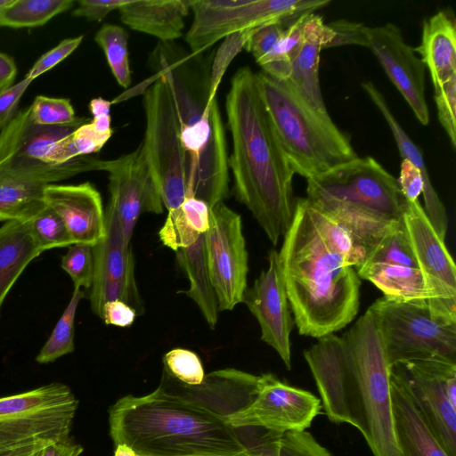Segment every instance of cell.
Masks as SVG:
<instances>
[{"instance_id": "obj_1", "label": "cell", "mask_w": 456, "mask_h": 456, "mask_svg": "<svg viewBox=\"0 0 456 456\" xmlns=\"http://www.w3.org/2000/svg\"><path fill=\"white\" fill-rule=\"evenodd\" d=\"M304 357L328 419L359 429L374 456H401L393 428L391 365L373 313L368 308L342 337L318 338Z\"/></svg>"}, {"instance_id": "obj_2", "label": "cell", "mask_w": 456, "mask_h": 456, "mask_svg": "<svg viewBox=\"0 0 456 456\" xmlns=\"http://www.w3.org/2000/svg\"><path fill=\"white\" fill-rule=\"evenodd\" d=\"M225 109L232 138L228 166L232 171L235 196L276 246L294 219L295 173L263 102L256 73L250 68L242 67L233 75Z\"/></svg>"}, {"instance_id": "obj_3", "label": "cell", "mask_w": 456, "mask_h": 456, "mask_svg": "<svg viewBox=\"0 0 456 456\" xmlns=\"http://www.w3.org/2000/svg\"><path fill=\"white\" fill-rule=\"evenodd\" d=\"M278 255L300 335L318 339L354 319L360 305V278L320 233L305 199H297L294 219Z\"/></svg>"}, {"instance_id": "obj_4", "label": "cell", "mask_w": 456, "mask_h": 456, "mask_svg": "<svg viewBox=\"0 0 456 456\" xmlns=\"http://www.w3.org/2000/svg\"><path fill=\"white\" fill-rule=\"evenodd\" d=\"M151 59L176 111L187 196L211 208L228 195L229 166L224 126L216 95L210 90V64L182 52L173 42H159Z\"/></svg>"}, {"instance_id": "obj_5", "label": "cell", "mask_w": 456, "mask_h": 456, "mask_svg": "<svg viewBox=\"0 0 456 456\" xmlns=\"http://www.w3.org/2000/svg\"><path fill=\"white\" fill-rule=\"evenodd\" d=\"M110 436L137 456H238V428L215 413L165 395H126L109 410Z\"/></svg>"}, {"instance_id": "obj_6", "label": "cell", "mask_w": 456, "mask_h": 456, "mask_svg": "<svg viewBox=\"0 0 456 456\" xmlns=\"http://www.w3.org/2000/svg\"><path fill=\"white\" fill-rule=\"evenodd\" d=\"M306 181L308 204L350 230L370 254L403 220L406 199L397 179L371 157H357Z\"/></svg>"}, {"instance_id": "obj_7", "label": "cell", "mask_w": 456, "mask_h": 456, "mask_svg": "<svg viewBox=\"0 0 456 456\" xmlns=\"http://www.w3.org/2000/svg\"><path fill=\"white\" fill-rule=\"evenodd\" d=\"M256 78L295 174L308 179L358 157L329 113L309 105L288 80L275 79L263 71L256 73Z\"/></svg>"}, {"instance_id": "obj_8", "label": "cell", "mask_w": 456, "mask_h": 456, "mask_svg": "<svg viewBox=\"0 0 456 456\" xmlns=\"http://www.w3.org/2000/svg\"><path fill=\"white\" fill-rule=\"evenodd\" d=\"M88 121L67 126H41L30 118L29 107L16 113L0 132V177L47 185L80 173L104 171L106 160L77 155L71 135Z\"/></svg>"}, {"instance_id": "obj_9", "label": "cell", "mask_w": 456, "mask_h": 456, "mask_svg": "<svg viewBox=\"0 0 456 456\" xmlns=\"http://www.w3.org/2000/svg\"><path fill=\"white\" fill-rule=\"evenodd\" d=\"M78 401L62 383L0 398V456H31L69 438Z\"/></svg>"}, {"instance_id": "obj_10", "label": "cell", "mask_w": 456, "mask_h": 456, "mask_svg": "<svg viewBox=\"0 0 456 456\" xmlns=\"http://www.w3.org/2000/svg\"><path fill=\"white\" fill-rule=\"evenodd\" d=\"M369 309L379 328L391 367L407 362L456 361V323L436 317L427 300L382 297Z\"/></svg>"}, {"instance_id": "obj_11", "label": "cell", "mask_w": 456, "mask_h": 456, "mask_svg": "<svg viewBox=\"0 0 456 456\" xmlns=\"http://www.w3.org/2000/svg\"><path fill=\"white\" fill-rule=\"evenodd\" d=\"M157 78L143 94L146 126L142 145L163 206L170 211L187 197L185 158L169 90Z\"/></svg>"}, {"instance_id": "obj_12", "label": "cell", "mask_w": 456, "mask_h": 456, "mask_svg": "<svg viewBox=\"0 0 456 456\" xmlns=\"http://www.w3.org/2000/svg\"><path fill=\"white\" fill-rule=\"evenodd\" d=\"M325 0H191L192 23L185 40L198 55L235 32L290 21L329 5Z\"/></svg>"}, {"instance_id": "obj_13", "label": "cell", "mask_w": 456, "mask_h": 456, "mask_svg": "<svg viewBox=\"0 0 456 456\" xmlns=\"http://www.w3.org/2000/svg\"><path fill=\"white\" fill-rule=\"evenodd\" d=\"M392 367L435 437L449 456H456V361L429 359Z\"/></svg>"}, {"instance_id": "obj_14", "label": "cell", "mask_w": 456, "mask_h": 456, "mask_svg": "<svg viewBox=\"0 0 456 456\" xmlns=\"http://www.w3.org/2000/svg\"><path fill=\"white\" fill-rule=\"evenodd\" d=\"M205 235L208 267L219 311L242 303L247 289L248 252L239 214L219 202L210 208Z\"/></svg>"}, {"instance_id": "obj_15", "label": "cell", "mask_w": 456, "mask_h": 456, "mask_svg": "<svg viewBox=\"0 0 456 456\" xmlns=\"http://www.w3.org/2000/svg\"><path fill=\"white\" fill-rule=\"evenodd\" d=\"M403 224L430 299L431 313L456 323V266L444 240L436 234L419 200L408 201Z\"/></svg>"}, {"instance_id": "obj_16", "label": "cell", "mask_w": 456, "mask_h": 456, "mask_svg": "<svg viewBox=\"0 0 456 456\" xmlns=\"http://www.w3.org/2000/svg\"><path fill=\"white\" fill-rule=\"evenodd\" d=\"M322 408L321 400L309 391L265 373L259 376L253 401L228 416L225 421L233 428H256L277 433L303 431L310 427Z\"/></svg>"}, {"instance_id": "obj_17", "label": "cell", "mask_w": 456, "mask_h": 456, "mask_svg": "<svg viewBox=\"0 0 456 456\" xmlns=\"http://www.w3.org/2000/svg\"><path fill=\"white\" fill-rule=\"evenodd\" d=\"M110 201L126 243L130 244L139 216L145 212H163V202L150 172L142 145L118 159L106 160Z\"/></svg>"}, {"instance_id": "obj_18", "label": "cell", "mask_w": 456, "mask_h": 456, "mask_svg": "<svg viewBox=\"0 0 456 456\" xmlns=\"http://www.w3.org/2000/svg\"><path fill=\"white\" fill-rule=\"evenodd\" d=\"M104 213L106 234L93 247L94 276L90 292L91 308L99 317L106 302H127L138 292L130 244L125 240L114 210L107 206Z\"/></svg>"}, {"instance_id": "obj_19", "label": "cell", "mask_w": 456, "mask_h": 456, "mask_svg": "<svg viewBox=\"0 0 456 456\" xmlns=\"http://www.w3.org/2000/svg\"><path fill=\"white\" fill-rule=\"evenodd\" d=\"M242 302L257 320L261 339L278 353L287 369L290 370V333L294 321L276 249L269 252L268 268L260 273L251 288L246 289Z\"/></svg>"}, {"instance_id": "obj_20", "label": "cell", "mask_w": 456, "mask_h": 456, "mask_svg": "<svg viewBox=\"0 0 456 456\" xmlns=\"http://www.w3.org/2000/svg\"><path fill=\"white\" fill-rule=\"evenodd\" d=\"M259 376L236 369L215 370L200 385H185L163 370L158 392L215 413L224 419L248 406L257 392Z\"/></svg>"}, {"instance_id": "obj_21", "label": "cell", "mask_w": 456, "mask_h": 456, "mask_svg": "<svg viewBox=\"0 0 456 456\" xmlns=\"http://www.w3.org/2000/svg\"><path fill=\"white\" fill-rule=\"evenodd\" d=\"M369 49L411 107L419 122L429 124L425 98L426 66L414 49L405 43L401 29L393 23L369 28Z\"/></svg>"}, {"instance_id": "obj_22", "label": "cell", "mask_w": 456, "mask_h": 456, "mask_svg": "<svg viewBox=\"0 0 456 456\" xmlns=\"http://www.w3.org/2000/svg\"><path fill=\"white\" fill-rule=\"evenodd\" d=\"M44 199L46 206L62 219L74 243L94 247L105 237L102 197L92 183L47 184Z\"/></svg>"}, {"instance_id": "obj_23", "label": "cell", "mask_w": 456, "mask_h": 456, "mask_svg": "<svg viewBox=\"0 0 456 456\" xmlns=\"http://www.w3.org/2000/svg\"><path fill=\"white\" fill-rule=\"evenodd\" d=\"M390 395L395 439L401 456H449L411 400L406 383L391 367Z\"/></svg>"}, {"instance_id": "obj_24", "label": "cell", "mask_w": 456, "mask_h": 456, "mask_svg": "<svg viewBox=\"0 0 456 456\" xmlns=\"http://www.w3.org/2000/svg\"><path fill=\"white\" fill-rule=\"evenodd\" d=\"M333 33L322 16L310 12L303 30L302 45L291 62L288 81L312 107L328 112L319 81L320 53L327 48Z\"/></svg>"}, {"instance_id": "obj_25", "label": "cell", "mask_w": 456, "mask_h": 456, "mask_svg": "<svg viewBox=\"0 0 456 456\" xmlns=\"http://www.w3.org/2000/svg\"><path fill=\"white\" fill-rule=\"evenodd\" d=\"M362 86L387 121L402 159H408L420 169L424 180V190L422 192L425 204L423 208L424 212L438 237L444 240L448 228L446 210L432 185L421 150L403 130L387 105L385 97L374 84L364 82Z\"/></svg>"}, {"instance_id": "obj_26", "label": "cell", "mask_w": 456, "mask_h": 456, "mask_svg": "<svg viewBox=\"0 0 456 456\" xmlns=\"http://www.w3.org/2000/svg\"><path fill=\"white\" fill-rule=\"evenodd\" d=\"M190 5L191 0H126L118 11L130 28L173 42L182 36Z\"/></svg>"}, {"instance_id": "obj_27", "label": "cell", "mask_w": 456, "mask_h": 456, "mask_svg": "<svg viewBox=\"0 0 456 456\" xmlns=\"http://www.w3.org/2000/svg\"><path fill=\"white\" fill-rule=\"evenodd\" d=\"M414 51L421 55L434 88L456 79V28L445 12L424 20L421 43Z\"/></svg>"}, {"instance_id": "obj_28", "label": "cell", "mask_w": 456, "mask_h": 456, "mask_svg": "<svg viewBox=\"0 0 456 456\" xmlns=\"http://www.w3.org/2000/svg\"><path fill=\"white\" fill-rule=\"evenodd\" d=\"M355 271L360 279L373 283L387 298L397 301L430 299L419 268L386 262H366Z\"/></svg>"}, {"instance_id": "obj_29", "label": "cell", "mask_w": 456, "mask_h": 456, "mask_svg": "<svg viewBox=\"0 0 456 456\" xmlns=\"http://www.w3.org/2000/svg\"><path fill=\"white\" fill-rule=\"evenodd\" d=\"M177 262L189 280L186 294L198 305L211 329L218 321V302L211 282L207 262L205 235L190 247L175 251Z\"/></svg>"}, {"instance_id": "obj_30", "label": "cell", "mask_w": 456, "mask_h": 456, "mask_svg": "<svg viewBox=\"0 0 456 456\" xmlns=\"http://www.w3.org/2000/svg\"><path fill=\"white\" fill-rule=\"evenodd\" d=\"M41 253L26 223L6 222L0 228V310L24 269Z\"/></svg>"}, {"instance_id": "obj_31", "label": "cell", "mask_w": 456, "mask_h": 456, "mask_svg": "<svg viewBox=\"0 0 456 456\" xmlns=\"http://www.w3.org/2000/svg\"><path fill=\"white\" fill-rule=\"evenodd\" d=\"M289 22L275 21L255 28L244 45L264 73L281 81L288 80L291 74V63L282 48L284 31Z\"/></svg>"}, {"instance_id": "obj_32", "label": "cell", "mask_w": 456, "mask_h": 456, "mask_svg": "<svg viewBox=\"0 0 456 456\" xmlns=\"http://www.w3.org/2000/svg\"><path fill=\"white\" fill-rule=\"evenodd\" d=\"M45 185L0 177V221L27 223L46 204Z\"/></svg>"}, {"instance_id": "obj_33", "label": "cell", "mask_w": 456, "mask_h": 456, "mask_svg": "<svg viewBox=\"0 0 456 456\" xmlns=\"http://www.w3.org/2000/svg\"><path fill=\"white\" fill-rule=\"evenodd\" d=\"M306 203L312 220L330 248L355 270L362 266L370 254L364 243L338 221Z\"/></svg>"}, {"instance_id": "obj_34", "label": "cell", "mask_w": 456, "mask_h": 456, "mask_svg": "<svg viewBox=\"0 0 456 456\" xmlns=\"http://www.w3.org/2000/svg\"><path fill=\"white\" fill-rule=\"evenodd\" d=\"M73 0H12L0 12V26L13 28L43 26L74 5Z\"/></svg>"}, {"instance_id": "obj_35", "label": "cell", "mask_w": 456, "mask_h": 456, "mask_svg": "<svg viewBox=\"0 0 456 456\" xmlns=\"http://www.w3.org/2000/svg\"><path fill=\"white\" fill-rule=\"evenodd\" d=\"M83 297L84 292L79 288L74 287L67 307L36 357L37 362H53L74 351L75 318L78 304Z\"/></svg>"}, {"instance_id": "obj_36", "label": "cell", "mask_w": 456, "mask_h": 456, "mask_svg": "<svg viewBox=\"0 0 456 456\" xmlns=\"http://www.w3.org/2000/svg\"><path fill=\"white\" fill-rule=\"evenodd\" d=\"M94 40L104 52L117 83L126 88L131 84L127 32L120 26L103 24L96 32Z\"/></svg>"}, {"instance_id": "obj_37", "label": "cell", "mask_w": 456, "mask_h": 456, "mask_svg": "<svg viewBox=\"0 0 456 456\" xmlns=\"http://www.w3.org/2000/svg\"><path fill=\"white\" fill-rule=\"evenodd\" d=\"M26 224L42 252L74 244L62 219L47 206Z\"/></svg>"}, {"instance_id": "obj_38", "label": "cell", "mask_w": 456, "mask_h": 456, "mask_svg": "<svg viewBox=\"0 0 456 456\" xmlns=\"http://www.w3.org/2000/svg\"><path fill=\"white\" fill-rule=\"evenodd\" d=\"M29 111L32 121L41 126H67L79 119L70 101L66 98L37 95L29 106Z\"/></svg>"}, {"instance_id": "obj_39", "label": "cell", "mask_w": 456, "mask_h": 456, "mask_svg": "<svg viewBox=\"0 0 456 456\" xmlns=\"http://www.w3.org/2000/svg\"><path fill=\"white\" fill-rule=\"evenodd\" d=\"M61 268L70 276L75 288L91 289L94 276L93 246L74 243L61 257Z\"/></svg>"}, {"instance_id": "obj_40", "label": "cell", "mask_w": 456, "mask_h": 456, "mask_svg": "<svg viewBox=\"0 0 456 456\" xmlns=\"http://www.w3.org/2000/svg\"><path fill=\"white\" fill-rule=\"evenodd\" d=\"M164 370L178 381L196 386L206 376L202 362L194 352L184 348H174L163 356Z\"/></svg>"}, {"instance_id": "obj_41", "label": "cell", "mask_w": 456, "mask_h": 456, "mask_svg": "<svg viewBox=\"0 0 456 456\" xmlns=\"http://www.w3.org/2000/svg\"><path fill=\"white\" fill-rule=\"evenodd\" d=\"M200 235L180 208L168 211L159 231L162 244L174 251L191 246Z\"/></svg>"}, {"instance_id": "obj_42", "label": "cell", "mask_w": 456, "mask_h": 456, "mask_svg": "<svg viewBox=\"0 0 456 456\" xmlns=\"http://www.w3.org/2000/svg\"><path fill=\"white\" fill-rule=\"evenodd\" d=\"M254 28L228 35L221 44L210 63V90L216 95L217 88L228 66L234 57L244 49L245 43Z\"/></svg>"}, {"instance_id": "obj_43", "label": "cell", "mask_w": 456, "mask_h": 456, "mask_svg": "<svg viewBox=\"0 0 456 456\" xmlns=\"http://www.w3.org/2000/svg\"><path fill=\"white\" fill-rule=\"evenodd\" d=\"M277 456H331L313 436L305 431L291 430L277 439Z\"/></svg>"}, {"instance_id": "obj_44", "label": "cell", "mask_w": 456, "mask_h": 456, "mask_svg": "<svg viewBox=\"0 0 456 456\" xmlns=\"http://www.w3.org/2000/svg\"><path fill=\"white\" fill-rule=\"evenodd\" d=\"M438 119L456 147V79L434 88Z\"/></svg>"}, {"instance_id": "obj_45", "label": "cell", "mask_w": 456, "mask_h": 456, "mask_svg": "<svg viewBox=\"0 0 456 456\" xmlns=\"http://www.w3.org/2000/svg\"><path fill=\"white\" fill-rule=\"evenodd\" d=\"M333 33V37L327 48L354 45L369 47V28L362 22L346 20H333L327 24Z\"/></svg>"}, {"instance_id": "obj_46", "label": "cell", "mask_w": 456, "mask_h": 456, "mask_svg": "<svg viewBox=\"0 0 456 456\" xmlns=\"http://www.w3.org/2000/svg\"><path fill=\"white\" fill-rule=\"evenodd\" d=\"M84 36L67 38L61 41L55 47L44 53L28 71L26 77L34 80L59 64L71 54L81 44Z\"/></svg>"}, {"instance_id": "obj_47", "label": "cell", "mask_w": 456, "mask_h": 456, "mask_svg": "<svg viewBox=\"0 0 456 456\" xmlns=\"http://www.w3.org/2000/svg\"><path fill=\"white\" fill-rule=\"evenodd\" d=\"M110 137L97 132L91 122H86L75 129L71 142L77 155L86 156L100 151Z\"/></svg>"}, {"instance_id": "obj_48", "label": "cell", "mask_w": 456, "mask_h": 456, "mask_svg": "<svg viewBox=\"0 0 456 456\" xmlns=\"http://www.w3.org/2000/svg\"><path fill=\"white\" fill-rule=\"evenodd\" d=\"M31 82L25 77L16 84L0 89V132L16 115L19 102Z\"/></svg>"}, {"instance_id": "obj_49", "label": "cell", "mask_w": 456, "mask_h": 456, "mask_svg": "<svg viewBox=\"0 0 456 456\" xmlns=\"http://www.w3.org/2000/svg\"><path fill=\"white\" fill-rule=\"evenodd\" d=\"M397 183L408 201L419 200L418 199L424 190L423 175L420 169L408 159L402 160Z\"/></svg>"}, {"instance_id": "obj_50", "label": "cell", "mask_w": 456, "mask_h": 456, "mask_svg": "<svg viewBox=\"0 0 456 456\" xmlns=\"http://www.w3.org/2000/svg\"><path fill=\"white\" fill-rule=\"evenodd\" d=\"M126 0H79L72 15L84 17L89 21H101L110 12L118 10Z\"/></svg>"}, {"instance_id": "obj_51", "label": "cell", "mask_w": 456, "mask_h": 456, "mask_svg": "<svg viewBox=\"0 0 456 456\" xmlns=\"http://www.w3.org/2000/svg\"><path fill=\"white\" fill-rule=\"evenodd\" d=\"M137 315L136 311L128 304L120 300H112L102 305L100 318L107 325L126 328L134 323Z\"/></svg>"}, {"instance_id": "obj_52", "label": "cell", "mask_w": 456, "mask_h": 456, "mask_svg": "<svg viewBox=\"0 0 456 456\" xmlns=\"http://www.w3.org/2000/svg\"><path fill=\"white\" fill-rule=\"evenodd\" d=\"M83 451L84 449L80 444L69 438L46 446L36 456H80Z\"/></svg>"}, {"instance_id": "obj_53", "label": "cell", "mask_w": 456, "mask_h": 456, "mask_svg": "<svg viewBox=\"0 0 456 456\" xmlns=\"http://www.w3.org/2000/svg\"><path fill=\"white\" fill-rule=\"evenodd\" d=\"M17 71L14 60L9 55L0 53V89L12 85Z\"/></svg>"}, {"instance_id": "obj_54", "label": "cell", "mask_w": 456, "mask_h": 456, "mask_svg": "<svg viewBox=\"0 0 456 456\" xmlns=\"http://www.w3.org/2000/svg\"><path fill=\"white\" fill-rule=\"evenodd\" d=\"M111 102L102 97L94 98L89 103V110L94 116L110 114Z\"/></svg>"}, {"instance_id": "obj_55", "label": "cell", "mask_w": 456, "mask_h": 456, "mask_svg": "<svg viewBox=\"0 0 456 456\" xmlns=\"http://www.w3.org/2000/svg\"><path fill=\"white\" fill-rule=\"evenodd\" d=\"M114 456H137L134 451L125 444L115 445Z\"/></svg>"}, {"instance_id": "obj_56", "label": "cell", "mask_w": 456, "mask_h": 456, "mask_svg": "<svg viewBox=\"0 0 456 456\" xmlns=\"http://www.w3.org/2000/svg\"><path fill=\"white\" fill-rule=\"evenodd\" d=\"M12 2V0H0V12L2 10L6 7L8 4H10Z\"/></svg>"}, {"instance_id": "obj_57", "label": "cell", "mask_w": 456, "mask_h": 456, "mask_svg": "<svg viewBox=\"0 0 456 456\" xmlns=\"http://www.w3.org/2000/svg\"><path fill=\"white\" fill-rule=\"evenodd\" d=\"M37 453H35V454H37ZM35 454H33V455H31V456H35Z\"/></svg>"}, {"instance_id": "obj_58", "label": "cell", "mask_w": 456, "mask_h": 456, "mask_svg": "<svg viewBox=\"0 0 456 456\" xmlns=\"http://www.w3.org/2000/svg\"><path fill=\"white\" fill-rule=\"evenodd\" d=\"M35 456H36V454H35Z\"/></svg>"}]
</instances>
